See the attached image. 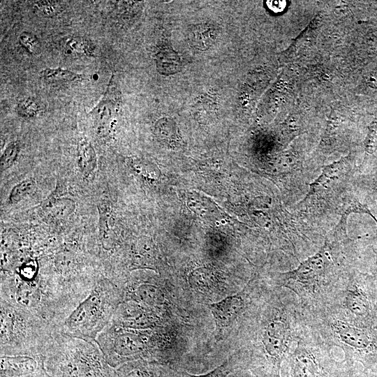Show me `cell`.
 <instances>
[{
    "instance_id": "21",
    "label": "cell",
    "mask_w": 377,
    "mask_h": 377,
    "mask_svg": "<svg viewBox=\"0 0 377 377\" xmlns=\"http://www.w3.org/2000/svg\"><path fill=\"white\" fill-rule=\"evenodd\" d=\"M75 208V202L66 198L53 199L45 205L47 216L56 220L65 219L73 212Z\"/></svg>"
},
{
    "instance_id": "20",
    "label": "cell",
    "mask_w": 377,
    "mask_h": 377,
    "mask_svg": "<svg viewBox=\"0 0 377 377\" xmlns=\"http://www.w3.org/2000/svg\"><path fill=\"white\" fill-rule=\"evenodd\" d=\"M188 280L192 289L202 293L212 292L218 285L216 277L206 269L193 271Z\"/></svg>"
},
{
    "instance_id": "13",
    "label": "cell",
    "mask_w": 377,
    "mask_h": 377,
    "mask_svg": "<svg viewBox=\"0 0 377 377\" xmlns=\"http://www.w3.org/2000/svg\"><path fill=\"white\" fill-rule=\"evenodd\" d=\"M114 377H164V373L158 363L139 360L116 368Z\"/></svg>"
},
{
    "instance_id": "12",
    "label": "cell",
    "mask_w": 377,
    "mask_h": 377,
    "mask_svg": "<svg viewBox=\"0 0 377 377\" xmlns=\"http://www.w3.org/2000/svg\"><path fill=\"white\" fill-rule=\"evenodd\" d=\"M121 289L122 300H131L152 309L158 310L165 302L163 289L151 282H135Z\"/></svg>"
},
{
    "instance_id": "25",
    "label": "cell",
    "mask_w": 377,
    "mask_h": 377,
    "mask_svg": "<svg viewBox=\"0 0 377 377\" xmlns=\"http://www.w3.org/2000/svg\"><path fill=\"white\" fill-rule=\"evenodd\" d=\"M36 12L42 17H52L59 13V2L56 1H31Z\"/></svg>"
},
{
    "instance_id": "32",
    "label": "cell",
    "mask_w": 377,
    "mask_h": 377,
    "mask_svg": "<svg viewBox=\"0 0 377 377\" xmlns=\"http://www.w3.org/2000/svg\"><path fill=\"white\" fill-rule=\"evenodd\" d=\"M376 273L374 276L376 279H377V249L376 250ZM374 328L377 330V312H376V319H375V323H374Z\"/></svg>"
},
{
    "instance_id": "11",
    "label": "cell",
    "mask_w": 377,
    "mask_h": 377,
    "mask_svg": "<svg viewBox=\"0 0 377 377\" xmlns=\"http://www.w3.org/2000/svg\"><path fill=\"white\" fill-rule=\"evenodd\" d=\"M246 303L243 293L227 296L209 304L216 325V338L219 341L224 331L230 327L245 309Z\"/></svg>"
},
{
    "instance_id": "14",
    "label": "cell",
    "mask_w": 377,
    "mask_h": 377,
    "mask_svg": "<svg viewBox=\"0 0 377 377\" xmlns=\"http://www.w3.org/2000/svg\"><path fill=\"white\" fill-rule=\"evenodd\" d=\"M349 172L350 171L348 170V166L346 167L343 162L329 165L325 169L318 179L311 185L309 194L305 199L312 197L318 192L329 188L330 186L334 185V182H337L341 177Z\"/></svg>"
},
{
    "instance_id": "33",
    "label": "cell",
    "mask_w": 377,
    "mask_h": 377,
    "mask_svg": "<svg viewBox=\"0 0 377 377\" xmlns=\"http://www.w3.org/2000/svg\"><path fill=\"white\" fill-rule=\"evenodd\" d=\"M368 377H377V371L376 372H367Z\"/></svg>"
},
{
    "instance_id": "27",
    "label": "cell",
    "mask_w": 377,
    "mask_h": 377,
    "mask_svg": "<svg viewBox=\"0 0 377 377\" xmlns=\"http://www.w3.org/2000/svg\"><path fill=\"white\" fill-rule=\"evenodd\" d=\"M19 151V145L15 142H10L6 147L1 156V171H4L12 166L18 156Z\"/></svg>"
},
{
    "instance_id": "22",
    "label": "cell",
    "mask_w": 377,
    "mask_h": 377,
    "mask_svg": "<svg viewBox=\"0 0 377 377\" xmlns=\"http://www.w3.org/2000/svg\"><path fill=\"white\" fill-rule=\"evenodd\" d=\"M39 75L43 79L48 81H75L86 79L85 75L61 68H46L42 70Z\"/></svg>"
},
{
    "instance_id": "5",
    "label": "cell",
    "mask_w": 377,
    "mask_h": 377,
    "mask_svg": "<svg viewBox=\"0 0 377 377\" xmlns=\"http://www.w3.org/2000/svg\"><path fill=\"white\" fill-rule=\"evenodd\" d=\"M121 288L101 276L89 295L64 319L57 330L66 335L96 341L111 323L122 301Z\"/></svg>"
},
{
    "instance_id": "7",
    "label": "cell",
    "mask_w": 377,
    "mask_h": 377,
    "mask_svg": "<svg viewBox=\"0 0 377 377\" xmlns=\"http://www.w3.org/2000/svg\"><path fill=\"white\" fill-rule=\"evenodd\" d=\"M302 317V312L293 304H282L274 309L265 323L260 332V343L266 362L265 377H281V364L303 332L299 328V320Z\"/></svg>"
},
{
    "instance_id": "16",
    "label": "cell",
    "mask_w": 377,
    "mask_h": 377,
    "mask_svg": "<svg viewBox=\"0 0 377 377\" xmlns=\"http://www.w3.org/2000/svg\"><path fill=\"white\" fill-rule=\"evenodd\" d=\"M217 31L211 24H200L191 27L188 34L191 44L196 49L206 50L216 40Z\"/></svg>"
},
{
    "instance_id": "3",
    "label": "cell",
    "mask_w": 377,
    "mask_h": 377,
    "mask_svg": "<svg viewBox=\"0 0 377 377\" xmlns=\"http://www.w3.org/2000/svg\"><path fill=\"white\" fill-rule=\"evenodd\" d=\"M44 360L50 377H114L115 371L96 341L57 330L45 349Z\"/></svg>"
},
{
    "instance_id": "4",
    "label": "cell",
    "mask_w": 377,
    "mask_h": 377,
    "mask_svg": "<svg viewBox=\"0 0 377 377\" xmlns=\"http://www.w3.org/2000/svg\"><path fill=\"white\" fill-rule=\"evenodd\" d=\"M0 355L43 356L56 328L41 317L1 300Z\"/></svg>"
},
{
    "instance_id": "30",
    "label": "cell",
    "mask_w": 377,
    "mask_h": 377,
    "mask_svg": "<svg viewBox=\"0 0 377 377\" xmlns=\"http://www.w3.org/2000/svg\"><path fill=\"white\" fill-rule=\"evenodd\" d=\"M364 146L367 154H371L377 150V121H373L369 126Z\"/></svg>"
},
{
    "instance_id": "31",
    "label": "cell",
    "mask_w": 377,
    "mask_h": 377,
    "mask_svg": "<svg viewBox=\"0 0 377 377\" xmlns=\"http://www.w3.org/2000/svg\"><path fill=\"white\" fill-rule=\"evenodd\" d=\"M267 7L274 13H280L282 12L286 6V1H267Z\"/></svg>"
},
{
    "instance_id": "6",
    "label": "cell",
    "mask_w": 377,
    "mask_h": 377,
    "mask_svg": "<svg viewBox=\"0 0 377 377\" xmlns=\"http://www.w3.org/2000/svg\"><path fill=\"white\" fill-rule=\"evenodd\" d=\"M377 279L356 270L350 272L330 302L320 311L331 312L355 325L374 327Z\"/></svg>"
},
{
    "instance_id": "34",
    "label": "cell",
    "mask_w": 377,
    "mask_h": 377,
    "mask_svg": "<svg viewBox=\"0 0 377 377\" xmlns=\"http://www.w3.org/2000/svg\"><path fill=\"white\" fill-rule=\"evenodd\" d=\"M50 377V376H49Z\"/></svg>"
},
{
    "instance_id": "23",
    "label": "cell",
    "mask_w": 377,
    "mask_h": 377,
    "mask_svg": "<svg viewBox=\"0 0 377 377\" xmlns=\"http://www.w3.org/2000/svg\"><path fill=\"white\" fill-rule=\"evenodd\" d=\"M35 188V181L33 178L22 180L15 185L10 191L8 201L10 204H16L28 196Z\"/></svg>"
},
{
    "instance_id": "1",
    "label": "cell",
    "mask_w": 377,
    "mask_h": 377,
    "mask_svg": "<svg viewBox=\"0 0 377 377\" xmlns=\"http://www.w3.org/2000/svg\"><path fill=\"white\" fill-rule=\"evenodd\" d=\"M346 239V223L339 222L318 252L295 269L279 274L278 285L297 296L304 313L323 309L341 285L340 244Z\"/></svg>"
},
{
    "instance_id": "8",
    "label": "cell",
    "mask_w": 377,
    "mask_h": 377,
    "mask_svg": "<svg viewBox=\"0 0 377 377\" xmlns=\"http://www.w3.org/2000/svg\"><path fill=\"white\" fill-rule=\"evenodd\" d=\"M153 330H135L110 323L98 336L96 343L114 369L124 364L158 360Z\"/></svg>"
},
{
    "instance_id": "19",
    "label": "cell",
    "mask_w": 377,
    "mask_h": 377,
    "mask_svg": "<svg viewBox=\"0 0 377 377\" xmlns=\"http://www.w3.org/2000/svg\"><path fill=\"white\" fill-rule=\"evenodd\" d=\"M77 163L84 176L91 174L96 167V155L91 143L86 139H80L77 148Z\"/></svg>"
},
{
    "instance_id": "24",
    "label": "cell",
    "mask_w": 377,
    "mask_h": 377,
    "mask_svg": "<svg viewBox=\"0 0 377 377\" xmlns=\"http://www.w3.org/2000/svg\"><path fill=\"white\" fill-rule=\"evenodd\" d=\"M235 367V362L231 359H228L215 369L206 374L193 375L186 372H182L178 377H228Z\"/></svg>"
},
{
    "instance_id": "29",
    "label": "cell",
    "mask_w": 377,
    "mask_h": 377,
    "mask_svg": "<svg viewBox=\"0 0 377 377\" xmlns=\"http://www.w3.org/2000/svg\"><path fill=\"white\" fill-rule=\"evenodd\" d=\"M360 184L367 193L377 199V169L362 177Z\"/></svg>"
},
{
    "instance_id": "17",
    "label": "cell",
    "mask_w": 377,
    "mask_h": 377,
    "mask_svg": "<svg viewBox=\"0 0 377 377\" xmlns=\"http://www.w3.org/2000/svg\"><path fill=\"white\" fill-rule=\"evenodd\" d=\"M61 47L64 54L68 56H96L95 45L90 40L83 37L67 38L61 42Z\"/></svg>"
},
{
    "instance_id": "10",
    "label": "cell",
    "mask_w": 377,
    "mask_h": 377,
    "mask_svg": "<svg viewBox=\"0 0 377 377\" xmlns=\"http://www.w3.org/2000/svg\"><path fill=\"white\" fill-rule=\"evenodd\" d=\"M1 377H49L43 356L0 355Z\"/></svg>"
},
{
    "instance_id": "9",
    "label": "cell",
    "mask_w": 377,
    "mask_h": 377,
    "mask_svg": "<svg viewBox=\"0 0 377 377\" xmlns=\"http://www.w3.org/2000/svg\"><path fill=\"white\" fill-rule=\"evenodd\" d=\"M309 341L304 331L296 346L287 360L288 362V377H330L323 358L324 343L320 340V346Z\"/></svg>"
},
{
    "instance_id": "28",
    "label": "cell",
    "mask_w": 377,
    "mask_h": 377,
    "mask_svg": "<svg viewBox=\"0 0 377 377\" xmlns=\"http://www.w3.org/2000/svg\"><path fill=\"white\" fill-rule=\"evenodd\" d=\"M19 42L29 52L38 54L40 52L38 39L29 32H23L19 36Z\"/></svg>"
},
{
    "instance_id": "18",
    "label": "cell",
    "mask_w": 377,
    "mask_h": 377,
    "mask_svg": "<svg viewBox=\"0 0 377 377\" xmlns=\"http://www.w3.org/2000/svg\"><path fill=\"white\" fill-rule=\"evenodd\" d=\"M112 80L108 84L106 91L98 104L92 109L91 113L95 120L100 124H105L112 115L115 108L116 100L114 93L112 94Z\"/></svg>"
},
{
    "instance_id": "2",
    "label": "cell",
    "mask_w": 377,
    "mask_h": 377,
    "mask_svg": "<svg viewBox=\"0 0 377 377\" xmlns=\"http://www.w3.org/2000/svg\"><path fill=\"white\" fill-rule=\"evenodd\" d=\"M306 326L318 332L317 338L327 347L342 349L345 361L351 366L360 363L366 372L377 371V330L361 327L327 311L304 314Z\"/></svg>"
},
{
    "instance_id": "15",
    "label": "cell",
    "mask_w": 377,
    "mask_h": 377,
    "mask_svg": "<svg viewBox=\"0 0 377 377\" xmlns=\"http://www.w3.org/2000/svg\"><path fill=\"white\" fill-rule=\"evenodd\" d=\"M155 61L158 72L164 75L177 73L182 68L179 54L168 45L161 46L158 49L155 54Z\"/></svg>"
},
{
    "instance_id": "26",
    "label": "cell",
    "mask_w": 377,
    "mask_h": 377,
    "mask_svg": "<svg viewBox=\"0 0 377 377\" xmlns=\"http://www.w3.org/2000/svg\"><path fill=\"white\" fill-rule=\"evenodd\" d=\"M39 103L34 98H27L20 101L17 105L18 114L24 118H31L40 111Z\"/></svg>"
}]
</instances>
